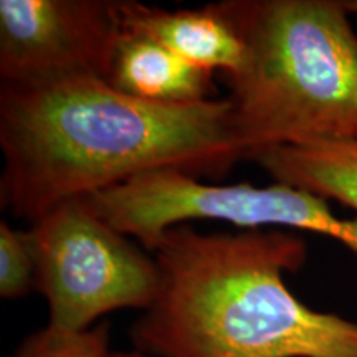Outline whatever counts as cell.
Masks as SVG:
<instances>
[{"mask_svg":"<svg viewBox=\"0 0 357 357\" xmlns=\"http://www.w3.org/2000/svg\"><path fill=\"white\" fill-rule=\"evenodd\" d=\"M0 149L2 205L30 223L144 174L220 178L247 159L229 96L158 105L98 78L0 86Z\"/></svg>","mask_w":357,"mask_h":357,"instance_id":"6da1fadb","label":"cell"},{"mask_svg":"<svg viewBox=\"0 0 357 357\" xmlns=\"http://www.w3.org/2000/svg\"><path fill=\"white\" fill-rule=\"evenodd\" d=\"M159 289L131 339L153 357H357V323L307 307L284 273L307 260L303 236L278 229L202 234L189 223L153 250Z\"/></svg>","mask_w":357,"mask_h":357,"instance_id":"7a4b0ae2","label":"cell"},{"mask_svg":"<svg viewBox=\"0 0 357 357\" xmlns=\"http://www.w3.org/2000/svg\"><path fill=\"white\" fill-rule=\"evenodd\" d=\"M245 42L227 78L245 158L357 139V32L342 0H227Z\"/></svg>","mask_w":357,"mask_h":357,"instance_id":"3957f363","label":"cell"},{"mask_svg":"<svg viewBox=\"0 0 357 357\" xmlns=\"http://www.w3.org/2000/svg\"><path fill=\"white\" fill-rule=\"evenodd\" d=\"M83 199L98 217L151 253L172 227L218 220L236 229L311 231L357 255V218H341L328 200L280 182L220 185L184 172L158 171Z\"/></svg>","mask_w":357,"mask_h":357,"instance_id":"277c9868","label":"cell"},{"mask_svg":"<svg viewBox=\"0 0 357 357\" xmlns=\"http://www.w3.org/2000/svg\"><path fill=\"white\" fill-rule=\"evenodd\" d=\"M35 289L53 329L79 333L119 310L146 311L159 289V268L144 247L93 212L83 197L55 205L29 229Z\"/></svg>","mask_w":357,"mask_h":357,"instance_id":"5b68a950","label":"cell"},{"mask_svg":"<svg viewBox=\"0 0 357 357\" xmlns=\"http://www.w3.org/2000/svg\"><path fill=\"white\" fill-rule=\"evenodd\" d=\"M119 0H0V86L108 78Z\"/></svg>","mask_w":357,"mask_h":357,"instance_id":"8992f818","label":"cell"},{"mask_svg":"<svg viewBox=\"0 0 357 357\" xmlns=\"http://www.w3.org/2000/svg\"><path fill=\"white\" fill-rule=\"evenodd\" d=\"M119 17L124 30L153 38L197 68L220 70L227 78L242 70L245 42L227 0L181 10L119 0Z\"/></svg>","mask_w":357,"mask_h":357,"instance_id":"52a82bcc","label":"cell"},{"mask_svg":"<svg viewBox=\"0 0 357 357\" xmlns=\"http://www.w3.org/2000/svg\"><path fill=\"white\" fill-rule=\"evenodd\" d=\"M106 82L123 95L158 105H194L217 95L212 71L187 63L153 38L124 29Z\"/></svg>","mask_w":357,"mask_h":357,"instance_id":"ba28073f","label":"cell"},{"mask_svg":"<svg viewBox=\"0 0 357 357\" xmlns=\"http://www.w3.org/2000/svg\"><path fill=\"white\" fill-rule=\"evenodd\" d=\"M280 184L334 200L357 213V139L275 147L248 158Z\"/></svg>","mask_w":357,"mask_h":357,"instance_id":"9c48e42d","label":"cell"},{"mask_svg":"<svg viewBox=\"0 0 357 357\" xmlns=\"http://www.w3.org/2000/svg\"><path fill=\"white\" fill-rule=\"evenodd\" d=\"M109 329L105 323L79 333L50 326L26 336L13 357H109Z\"/></svg>","mask_w":357,"mask_h":357,"instance_id":"30bf717a","label":"cell"},{"mask_svg":"<svg viewBox=\"0 0 357 357\" xmlns=\"http://www.w3.org/2000/svg\"><path fill=\"white\" fill-rule=\"evenodd\" d=\"M35 289V257L29 230L0 222V296L20 300Z\"/></svg>","mask_w":357,"mask_h":357,"instance_id":"8fae6325","label":"cell"},{"mask_svg":"<svg viewBox=\"0 0 357 357\" xmlns=\"http://www.w3.org/2000/svg\"><path fill=\"white\" fill-rule=\"evenodd\" d=\"M109 357H149L144 352L134 349V351H111Z\"/></svg>","mask_w":357,"mask_h":357,"instance_id":"7c38bea8","label":"cell"},{"mask_svg":"<svg viewBox=\"0 0 357 357\" xmlns=\"http://www.w3.org/2000/svg\"><path fill=\"white\" fill-rule=\"evenodd\" d=\"M342 3L351 15H357V0H342Z\"/></svg>","mask_w":357,"mask_h":357,"instance_id":"4fadbf2b","label":"cell"}]
</instances>
